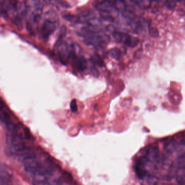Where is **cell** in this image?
I'll return each mask as SVG.
<instances>
[{
    "mask_svg": "<svg viewBox=\"0 0 185 185\" xmlns=\"http://www.w3.org/2000/svg\"><path fill=\"white\" fill-rule=\"evenodd\" d=\"M66 32H67V28L65 25H63L60 29V30L58 40L55 44V48H59V46L62 45V40L65 36H66Z\"/></svg>",
    "mask_w": 185,
    "mask_h": 185,
    "instance_id": "9",
    "label": "cell"
},
{
    "mask_svg": "<svg viewBox=\"0 0 185 185\" xmlns=\"http://www.w3.org/2000/svg\"><path fill=\"white\" fill-rule=\"evenodd\" d=\"M150 4L151 0H139L137 5L141 8L147 9L150 6Z\"/></svg>",
    "mask_w": 185,
    "mask_h": 185,
    "instance_id": "16",
    "label": "cell"
},
{
    "mask_svg": "<svg viewBox=\"0 0 185 185\" xmlns=\"http://www.w3.org/2000/svg\"><path fill=\"white\" fill-rule=\"evenodd\" d=\"M107 32L110 33L112 35H113L116 32L115 28L112 25H109L107 27Z\"/></svg>",
    "mask_w": 185,
    "mask_h": 185,
    "instance_id": "26",
    "label": "cell"
},
{
    "mask_svg": "<svg viewBox=\"0 0 185 185\" xmlns=\"http://www.w3.org/2000/svg\"><path fill=\"white\" fill-rule=\"evenodd\" d=\"M71 58L74 65L75 68L78 71H84L87 68V60L83 56H77L74 52L71 54Z\"/></svg>",
    "mask_w": 185,
    "mask_h": 185,
    "instance_id": "5",
    "label": "cell"
},
{
    "mask_svg": "<svg viewBox=\"0 0 185 185\" xmlns=\"http://www.w3.org/2000/svg\"><path fill=\"white\" fill-rule=\"evenodd\" d=\"M123 1L125 2V4H129L130 6H132L133 4H135V3H134L133 0H123Z\"/></svg>",
    "mask_w": 185,
    "mask_h": 185,
    "instance_id": "29",
    "label": "cell"
},
{
    "mask_svg": "<svg viewBox=\"0 0 185 185\" xmlns=\"http://www.w3.org/2000/svg\"><path fill=\"white\" fill-rule=\"evenodd\" d=\"M46 4H49L51 3V1L50 0H43Z\"/></svg>",
    "mask_w": 185,
    "mask_h": 185,
    "instance_id": "31",
    "label": "cell"
},
{
    "mask_svg": "<svg viewBox=\"0 0 185 185\" xmlns=\"http://www.w3.org/2000/svg\"><path fill=\"white\" fill-rule=\"evenodd\" d=\"M62 17L66 20L70 21V22H72V21H75V22H77L79 21V18L75 17L73 15L71 14H66L62 16Z\"/></svg>",
    "mask_w": 185,
    "mask_h": 185,
    "instance_id": "18",
    "label": "cell"
},
{
    "mask_svg": "<svg viewBox=\"0 0 185 185\" xmlns=\"http://www.w3.org/2000/svg\"><path fill=\"white\" fill-rule=\"evenodd\" d=\"M57 27V22L49 20H46L44 22L43 25L41 28V35L44 39L47 40L49 35Z\"/></svg>",
    "mask_w": 185,
    "mask_h": 185,
    "instance_id": "4",
    "label": "cell"
},
{
    "mask_svg": "<svg viewBox=\"0 0 185 185\" xmlns=\"http://www.w3.org/2000/svg\"><path fill=\"white\" fill-rule=\"evenodd\" d=\"M114 6L118 12H124L127 9V4L123 0H116Z\"/></svg>",
    "mask_w": 185,
    "mask_h": 185,
    "instance_id": "11",
    "label": "cell"
},
{
    "mask_svg": "<svg viewBox=\"0 0 185 185\" xmlns=\"http://www.w3.org/2000/svg\"><path fill=\"white\" fill-rule=\"evenodd\" d=\"M122 14L125 17L130 20H134L136 19V16L134 12L130 10L126 9L124 12H122Z\"/></svg>",
    "mask_w": 185,
    "mask_h": 185,
    "instance_id": "17",
    "label": "cell"
},
{
    "mask_svg": "<svg viewBox=\"0 0 185 185\" xmlns=\"http://www.w3.org/2000/svg\"><path fill=\"white\" fill-rule=\"evenodd\" d=\"M0 120L6 124V126L12 122L10 115L7 112L5 111H2L0 113Z\"/></svg>",
    "mask_w": 185,
    "mask_h": 185,
    "instance_id": "10",
    "label": "cell"
},
{
    "mask_svg": "<svg viewBox=\"0 0 185 185\" xmlns=\"http://www.w3.org/2000/svg\"><path fill=\"white\" fill-rule=\"evenodd\" d=\"M70 108L71 111L73 113H76L78 111V107L77 105V101L76 99H73L70 103Z\"/></svg>",
    "mask_w": 185,
    "mask_h": 185,
    "instance_id": "21",
    "label": "cell"
},
{
    "mask_svg": "<svg viewBox=\"0 0 185 185\" xmlns=\"http://www.w3.org/2000/svg\"><path fill=\"white\" fill-rule=\"evenodd\" d=\"M3 1H5V2H6V1H8V0H3Z\"/></svg>",
    "mask_w": 185,
    "mask_h": 185,
    "instance_id": "34",
    "label": "cell"
},
{
    "mask_svg": "<svg viewBox=\"0 0 185 185\" xmlns=\"http://www.w3.org/2000/svg\"><path fill=\"white\" fill-rule=\"evenodd\" d=\"M4 107H5V103L2 99L0 98V111H2V109H4Z\"/></svg>",
    "mask_w": 185,
    "mask_h": 185,
    "instance_id": "28",
    "label": "cell"
},
{
    "mask_svg": "<svg viewBox=\"0 0 185 185\" xmlns=\"http://www.w3.org/2000/svg\"><path fill=\"white\" fill-rule=\"evenodd\" d=\"M156 1L157 0H151V1Z\"/></svg>",
    "mask_w": 185,
    "mask_h": 185,
    "instance_id": "33",
    "label": "cell"
},
{
    "mask_svg": "<svg viewBox=\"0 0 185 185\" xmlns=\"http://www.w3.org/2000/svg\"><path fill=\"white\" fill-rule=\"evenodd\" d=\"M149 34L150 36L154 38H157L159 36V32L158 29L155 27H151L149 29Z\"/></svg>",
    "mask_w": 185,
    "mask_h": 185,
    "instance_id": "19",
    "label": "cell"
},
{
    "mask_svg": "<svg viewBox=\"0 0 185 185\" xmlns=\"http://www.w3.org/2000/svg\"><path fill=\"white\" fill-rule=\"evenodd\" d=\"M110 40V39L107 35H98L94 34L85 37L84 43L87 45L98 47L104 44H107Z\"/></svg>",
    "mask_w": 185,
    "mask_h": 185,
    "instance_id": "2",
    "label": "cell"
},
{
    "mask_svg": "<svg viewBox=\"0 0 185 185\" xmlns=\"http://www.w3.org/2000/svg\"><path fill=\"white\" fill-rule=\"evenodd\" d=\"M176 5V2L174 1L173 0H167L165 3V6H166V7L170 10L175 8Z\"/></svg>",
    "mask_w": 185,
    "mask_h": 185,
    "instance_id": "20",
    "label": "cell"
},
{
    "mask_svg": "<svg viewBox=\"0 0 185 185\" xmlns=\"http://www.w3.org/2000/svg\"><path fill=\"white\" fill-rule=\"evenodd\" d=\"M177 147V142L175 140H171L165 144V148L167 152H172Z\"/></svg>",
    "mask_w": 185,
    "mask_h": 185,
    "instance_id": "12",
    "label": "cell"
},
{
    "mask_svg": "<svg viewBox=\"0 0 185 185\" xmlns=\"http://www.w3.org/2000/svg\"><path fill=\"white\" fill-rule=\"evenodd\" d=\"M11 3H12V4L14 7H16L17 3V0H12L11 1Z\"/></svg>",
    "mask_w": 185,
    "mask_h": 185,
    "instance_id": "30",
    "label": "cell"
},
{
    "mask_svg": "<svg viewBox=\"0 0 185 185\" xmlns=\"http://www.w3.org/2000/svg\"><path fill=\"white\" fill-rule=\"evenodd\" d=\"M89 25L95 28H97L102 25V21L97 18H91L87 22Z\"/></svg>",
    "mask_w": 185,
    "mask_h": 185,
    "instance_id": "13",
    "label": "cell"
},
{
    "mask_svg": "<svg viewBox=\"0 0 185 185\" xmlns=\"http://www.w3.org/2000/svg\"><path fill=\"white\" fill-rule=\"evenodd\" d=\"M135 171L137 177L140 179H143L146 175V172L142 168L140 164H137L135 167Z\"/></svg>",
    "mask_w": 185,
    "mask_h": 185,
    "instance_id": "15",
    "label": "cell"
},
{
    "mask_svg": "<svg viewBox=\"0 0 185 185\" xmlns=\"http://www.w3.org/2000/svg\"><path fill=\"white\" fill-rule=\"evenodd\" d=\"M112 35L117 42L122 43L131 48L136 47L140 42L138 38L132 37L126 33L116 32Z\"/></svg>",
    "mask_w": 185,
    "mask_h": 185,
    "instance_id": "1",
    "label": "cell"
},
{
    "mask_svg": "<svg viewBox=\"0 0 185 185\" xmlns=\"http://www.w3.org/2000/svg\"><path fill=\"white\" fill-rule=\"evenodd\" d=\"M41 163L42 162L37 159V157H36L32 159L26 161L22 164L24 165L26 173L32 177L37 172V169L40 167Z\"/></svg>",
    "mask_w": 185,
    "mask_h": 185,
    "instance_id": "3",
    "label": "cell"
},
{
    "mask_svg": "<svg viewBox=\"0 0 185 185\" xmlns=\"http://www.w3.org/2000/svg\"><path fill=\"white\" fill-rule=\"evenodd\" d=\"M90 60L92 63H94L96 66H98L99 67L102 68L105 67V64L103 60L100 57V56L97 54H95L91 56Z\"/></svg>",
    "mask_w": 185,
    "mask_h": 185,
    "instance_id": "8",
    "label": "cell"
},
{
    "mask_svg": "<svg viewBox=\"0 0 185 185\" xmlns=\"http://www.w3.org/2000/svg\"><path fill=\"white\" fill-rule=\"evenodd\" d=\"M100 17L104 20L107 21L109 22H113L114 21V19L111 16V14L107 11L100 10Z\"/></svg>",
    "mask_w": 185,
    "mask_h": 185,
    "instance_id": "14",
    "label": "cell"
},
{
    "mask_svg": "<svg viewBox=\"0 0 185 185\" xmlns=\"http://www.w3.org/2000/svg\"><path fill=\"white\" fill-rule=\"evenodd\" d=\"M173 1L175 2H180V1H181V0H173Z\"/></svg>",
    "mask_w": 185,
    "mask_h": 185,
    "instance_id": "32",
    "label": "cell"
},
{
    "mask_svg": "<svg viewBox=\"0 0 185 185\" xmlns=\"http://www.w3.org/2000/svg\"><path fill=\"white\" fill-rule=\"evenodd\" d=\"M91 72L95 78H98L100 75V73L98 70V69L95 67V66H92L91 67Z\"/></svg>",
    "mask_w": 185,
    "mask_h": 185,
    "instance_id": "23",
    "label": "cell"
},
{
    "mask_svg": "<svg viewBox=\"0 0 185 185\" xmlns=\"http://www.w3.org/2000/svg\"><path fill=\"white\" fill-rule=\"evenodd\" d=\"M14 23L16 25L17 28L19 29L20 30H21L22 28V22H21V20L20 18H17L15 20H14Z\"/></svg>",
    "mask_w": 185,
    "mask_h": 185,
    "instance_id": "24",
    "label": "cell"
},
{
    "mask_svg": "<svg viewBox=\"0 0 185 185\" xmlns=\"http://www.w3.org/2000/svg\"><path fill=\"white\" fill-rule=\"evenodd\" d=\"M17 156L19 161H20L22 164L24 163L27 161L37 157L35 152L32 148L28 147H26L24 149H23L21 152L17 154Z\"/></svg>",
    "mask_w": 185,
    "mask_h": 185,
    "instance_id": "6",
    "label": "cell"
},
{
    "mask_svg": "<svg viewBox=\"0 0 185 185\" xmlns=\"http://www.w3.org/2000/svg\"><path fill=\"white\" fill-rule=\"evenodd\" d=\"M26 25H27V29L28 30V31L32 35L33 33V29H32L30 23L28 22L26 24Z\"/></svg>",
    "mask_w": 185,
    "mask_h": 185,
    "instance_id": "27",
    "label": "cell"
},
{
    "mask_svg": "<svg viewBox=\"0 0 185 185\" xmlns=\"http://www.w3.org/2000/svg\"><path fill=\"white\" fill-rule=\"evenodd\" d=\"M24 133H25V137L26 139L30 140L32 138L31 133L30 132V130L28 128L26 127L24 128Z\"/></svg>",
    "mask_w": 185,
    "mask_h": 185,
    "instance_id": "25",
    "label": "cell"
},
{
    "mask_svg": "<svg viewBox=\"0 0 185 185\" xmlns=\"http://www.w3.org/2000/svg\"><path fill=\"white\" fill-rule=\"evenodd\" d=\"M59 4H60L62 7L65 8L69 9L71 7L70 4L65 0H55Z\"/></svg>",
    "mask_w": 185,
    "mask_h": 185,
    "instance_id": "22",
    "label": "cell"
},
{
    "mask_svg": "<svg viewBox=\"0 0 185 185\" xmlns=\"http://www.w3.org/2000/svg\"><path fill=\"white\" fill-rule=\"evenodd\" d=\"M108 55L116 61H119L121 58L122 52L118 48H113L108 51Z\"/></svg>",
    "mask_w": 185,
    "mask_h": 185,
    "instance_id": "7",
    "label": "cell"
}]
</instances>
